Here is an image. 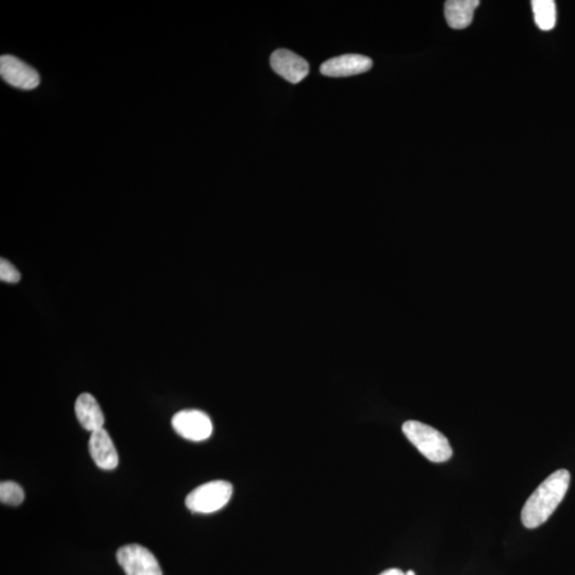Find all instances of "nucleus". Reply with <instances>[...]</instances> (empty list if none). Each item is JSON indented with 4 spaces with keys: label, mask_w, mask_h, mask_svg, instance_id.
Here are the masks:
<instances>
[{
    "label": "nucleus",
    "mask_w": 575,
    "mask_h": 575,
    "mask_svg": "<svg viewBox=\"0 0 575 575\" xmlns=\"http://www.w3.org/2000/svg\"><path fill=\"white\" fill-rule=\"evenodd\" d=\"M271 67L275 73L291 84H298L306 78L309 73L308 62L288 50H278L273 52Z\"/></svg>",
    "instance_id": "nucleus-7"
},
{
    "label": "nucleus",
    "mask_w": 575,
    "mask_h": 575,
    "mask_svg": "<svg viewBox=\"0 0 575 575\" xmlns=\"http://www.w3.org/2000/svg\"><path fill=\"white\" fill-rule=\"evenodd\" d=\"M75 413L79 424L91 433L101 430L105 416L96 398L90 393H82L76 401Z\"/></svg>",
    "instance_id": "nucleus-10"
},
{
    "label": "nucleus",
    "mask_w": 575,
    "mask_h": 575,
    "mask_svg": "<svg viewBox=\"0 0 575 575\" xmlns=\"http://www.w3.org/2000/svg\"><path fill=\"white\" fill-rule=\"evenodd\" d=\"M373 67L371 59L356 54L342 55L323 63L320 70L328 78H350L368 72Z\"/></svg>",
    "instance_id": "nucleus-8"
},
{
    "label": "nucleus",
    "mask_w": 575,
    "mask_h": 575,
    "mask_svg": "<svg viewBox=\"0 0 575 575\" xmlns=\"http://www.w3.org/2000/svg\"><path fill=\"white\" fill-rule=\"evenodd\" d=\"M379 575H405V573L400 569H388V570L381 572Z\"/></svg>",
    "instance_id": "nucleus-15"
},
{
    "label": "nucleus",
    "mask_w": 575,
    "mask_h": 575,
    "mask_svg": "<svg viewBox=\"0 0 575 575\" xmlns=\"http://www.w3.org/2000/svg\"><path fill=\"white\" fill-rule=\"evenodd\" d=\"M116 559L126 575H162L160 562L142 545H124L117 551Z\"/></svg>",
    "instance_id": "nucleus-4"
},
{
    "label": "nucleus",
    "mask_w": 575,
    "mask_h": 575,
    "mask_svg": "<svg viewBox=\"0 0 575 575\" xmlns=\"http://www.w3.org/2000/svg\"><path fill=\"white\" fill-rule=\"evenodd\" d=\"M0 279L5 283L16 284L21 280V273L8 260H2L0 261Z\"/></svg>",
    "instance_id": "nucleus-14"
},
{
    "label": "nucleus",
    "mask_w": 575,
    "mask_h": 575,
    "mask_svg": "<svg viewBox=\"0 0 575 575\" xmlns=\"http://www.w3.org/2000/svg\"><path fill=\"white\" fill-rule=\"evenodd\" d=\"M25 494L19 484L14 482H3L0 485V501L7 506L17 507L23 503Z\"/></svg>",
    "instance_id": "nucleus-13"
},
{
    "label": "nucleus",
    "mask_w": 575,
    "mask_h": 575,
    "mask_svg": "<svg viewBox=\"0 0 575 575\" xmlns=\"http://www.w3.org/2000/svg\"><path fill=\"white\" fill-rule=\"evenodd\" d=\"M570 485V473L561 469L550 475L527 498L522 508V524L527 529H536L547 521L559 507Z\"/></svg>",
    "instance_id": "nucleus-1"
},
{
    "label": "nucleus",
    "mask_w": 575,
    "mask_h": 575,
    "mask_svg": "<svg viewBox=\"0 0 575 575\" xmlns=\"http://www.w3.org/2000/svg\"><path fill=\"white\" fill-rule=\"evenodd\" d=\"M233 490V485L226 480H214L191 491L186 498V506L192 513H215L230 502Z\"/></svg>",
    "instance_id": "nucleus-3"
},
{
    "label": "nucleus",
    "mask_w": 575,
    "mask_h": 575,
    "mask_svg": "<svg viewBox=\"0 0 575 575\" xmlns=\"http://www.w3.org/2000/svg\"><path fill=\"white\" fill-rule=\"evenodd\" d=\"M172 425L179 436L196 443L207 440L214 430L209 415L197 409L181 410L173 416Z\"/></svg>",
    "instance_id": "nucleus-5"
},
{
    "label": "nucleus",
    "mask_w": 575,
    "mask_h": 575,
    "mask_svg": "<svg viewBox=\"0 0 575 575\" xmlns=\"http://www.w3.org/2000/svg\"><path fill=\"white\" fill-rule=\"evenodd\" d=\"M0 75L7 84L22 90H33L41 82L37 70L10 55L0 58Z\"/></svg>",
    "instance_id": "nucleus-6"
},
{
    "label": "nucleus",
    "mask_w": 575,
    "mask_h": 575,
    "mask_svg": "<svg viewBox=\"0 0 575 575\" xmlns=\"http://www.w3.org/2000/svg\"><path fill=\"white\" fill-rule=\"evenodd\" d=\"M89 450L94 462L103 470H114L119 465V456L113 439L104 428L91 434Z\"/></svg>",
    "instance_id": "nucleus-9"
},
{
    "label": "nucleus",
    "mask_w": 575,
    "mask_h": 575,
    "mask_svg": "<svg viewBox=\"0 0 575 575\" xmlns=\"http://www.w3.org/2000/svg\"><path fill=\"white\" fill-rule=\"evenodd\" d=\"M534 19L543 32L552 31L556 25V5L553 0H534L532 2Z\"/></svg>",
    "instance_id": "nucleus-12"
},
{
    "label": "nucleus",
    "mask_w": 575,
    "mask_h": 575,
    "mask_svg": "<svg viewBox=\"0 0 575 575\" xmlns=\"http://www.w3.org/2000/svg\"><path fill=\"white\" fill-rule=\"evenodd\" d=\"M405 575H415V573L413 570H409L406 573H405Z\"/></svg>",
    "instance_id": "nucleus-16"
},
{
    "label": "nucleus",
    "mask_w": 575,
    "mask_h": 575,
    "mask_svg": "<svg viewBox=\"0 0 575 575\" xmlns=\"http://www.w3.org/2000/svg\"><path fill=\"white\" fill-rule=\"evenodd\" d=\"M402 430L409 442L430 461H448L453 455L448 438L436 428L419 421H407Z\"/></svg>",
    "instance_id": "nucleus-2"
},
{
    "label": "nucleus",
    "mask_w": 575,
    "mask_h": 575,
    "mask_svg": "<svg viewBox=\"0 0 575 575\" xmlns=\"http://www.w3.org/2000/svg\"><path fill=\"white\" fill-rule=\"evenodd\" d=\"M479 5V0H449L444 5V16L448 25L456 31L470 26L474 11Z\"/></svg>",
    "instance_id": "nucleus-11"
}]
</instances>
